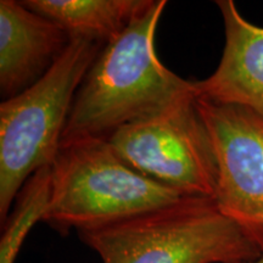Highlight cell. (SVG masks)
Wrapping results in <instances>:
<instances>
[{
    "label": "cell",
    "instance_id": "6da1fadb",
    "mask_svg": "<svg viewBox=\"0 0 263 263\" xmlns=\"http://www.w3.org/2000/svg\"><path fill=\"white\" fill-rule=\"evenodd\" d=\"M166 4L154 0L120 37L104 45L76 93L61 146L108 139L195 94L194 82L164 67L156 55L155 33Z\"/></svg>",
    "mask_w": 263,
    "mask_h": 263
},
{
    "label": "cell",
    "instance_id": "7a4b0ae2",
    "mask_svg": "<svg viewBox=\"0 0 263 263\" xmlns=\"http://www.w3.org/2000/svg\"><path fill=\"white\" fill-rule=\"evenodd\" d=\"M78 236L103 263H246L263 255L207 197H184Z\"/></svg>",
    "mask_w": 263,
    "mask_h": 263
},
{
    "label": "cell",
    "instance_id": "3957f363",
    "mask_svg": "<svg viewBox=\"0 0 263 263\" xmlns=\"http://www.w3.org/2000/svg\"><path fill=\"white\" fill-rule=\"evenodd\" d=\"M103 48L72 38L41 80L0 105L2 224L25 183L57 159L76 93Z\"/></svg>",
    "mask_w": 263,
    "mask_h": 263
},
{
    "label": "cell",
    "instance_id": "277c9868",
    "mask_svg": "<svg viewBox=\"0 0 263 263\" xmlns=\"http://www.w3.org/2000/svg\"><path fill=\"white\" fill-rule=\"evenodd\" d=\"M50 168V199L42 222L61 235L184 199L124 162L107 139L62 145Z\"/></svg>",
    "mask_w": 263,
    "mask_h": 263
},
{
    "label": "cell",
    "instance_id": "5b68a950",
    "mask_svg": "<svg viewBox=\"0 0 263 263\" xmlns=\"http://www.w3.org/2000/svg\"><path fill=\"white\" fill-rule=\"evenodd\" d=\"M107 140L144 176L184 197L215 199L217 163L195 94L122 127Z\"/></svg>",
    "mask_w": 263,
    "mask_h": 263
},
{
    "label": "cell",
    "instance_id": "8992f818",
    "mask_svg": "<svg viewBox=\"0 0 263 263\" xmlns=\"http://www.w3.org/2000/svg\"><path fill=\"white\" fill-rule=\"evenodd\" d=\"M217 163L215 202L263 254V118L196 97Z\"/></svg>",
    "mask_w": 263,
    "mask_h": 263
},
{
    "label": "cell",
    "instance_id": "52a82bcc",
    "mask_svg": "<svg viewBox=\"0 0 263 263\" xmlns=\"http://www.w3.org/2000/svg\"><path fill=\"white\" fill-rule=\"evenodd\" d=\"M71 38L59 26L22 2H0V94L16 97L41 80Z\"/></svg>",
    "mask_w": 263,
    "mask_h": 263
},
{
    "label": "cell",
    "instance_id": "ba28073f",
    "mask_svg": "<svg viewBox=\"0 0 263 263\" xmlns=\"http://www.w3.org/2000/svg\"><path fill=\"white\" fill-rule=\"evenodd\" d=\"M226 42L215 72L194 82L195 97L249 108L263 118V28L249 22L233 0L216 2Z\"/></svg>",
    "mask_w": 263,
    "mask_h": 263
},
{
    "label": "cell",
    "instance_id": "9c48e42d",
    "mask_svg": "<svg viewBox=\"0 0 263 263\" xmlns=\"http://www.w3.org/2000/svg\"><path fill=\"white\" fill-rule=\"evenodd\" d=\"M25 6L57 22L70 38L106 45L120 37L154 0H26Z\"/></svg>",
    "mask_w": 263,
    "mask_h": 263
},
{
    "label": "cell",
    "instance_id": "30bf717a",
    "mask_svg": "<svg viewBox=\"0 0 263 263\" xmlns=\"http://www.w3.org/2000/svg\"><path fill=\"white\" fill-rule=\"evenodd\" d=\"M51 189L50 166L39 170L29 178L16 197L14 207L2 224L0 263H15L20 250L35 223L47 212Z\"/></svg>",
    "mask_w": 263,
    "mask_h": 263
},
{
    "label": "cell",
    "instance_id": "8fae6325",
    "mask_svg": "<svg viewBox=\"0 0 263 263\" xmlns=\"http://www.w3.org/2000/svg\"><path fill=\"white\" fill-rule=\"evenodd\" d=\"M246 263H263V255L261 257H258L257 259H255V261H251V262H246Z\"/></svg>",
    "mask_w": 263,
    "mask_h": 263
}]
</instances>
